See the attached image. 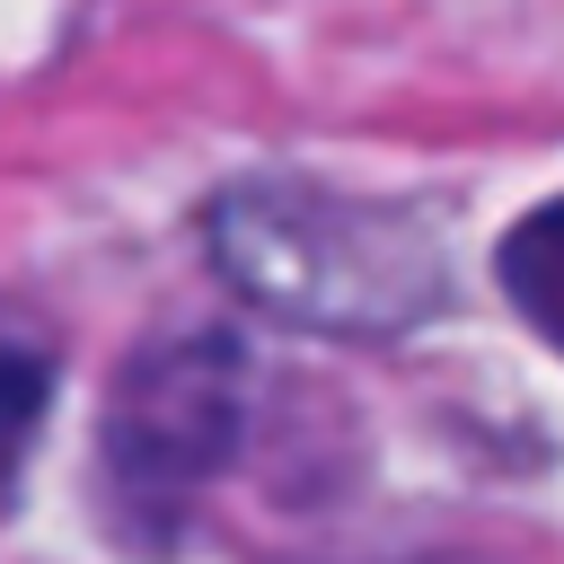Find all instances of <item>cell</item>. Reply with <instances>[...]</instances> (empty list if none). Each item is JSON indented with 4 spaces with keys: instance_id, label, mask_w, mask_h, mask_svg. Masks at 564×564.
Returning <instances> with one entry per match:
<instances>
[{
    "instance_id": "6da1fadb",
    "label": "cell",
    "mask_w": 564,
    "mask_h": 564,
    "mask_svg": "<svg viewBox=\"0 0 564 564\" xmlns=\"http://www.w3.org/2000/svg\"><path fill=\"white\" fill-rule=\"evenodd\" d=\"M212 273L273 326L397 344L449 308V247L414 203H379L300 167H247L194 220Z\"/></svg>"
},
{
    "instance_id": "7a4b0ae2",
    "label": "cell",
    "mask_w": 564,
    "mask_h": 564,
    "mask_svg": "<svg viewBox=\"0 0 564 564\" xmlns=\"http://www.w3.org/2000/svg\"><path fill=\"white\" fill-rule=\"evenodd\" d=\"M256 414V361L229 326H176L123 361L97 414V485L132 546H167L185 502L238 458Z\"/></svg>"
},
{
    "instance_id": "3957f363",
    "label": "cell",
    "mask_w": 564,
    "mask_h": 564,
    "mask_svg": "<svg viewBox=\"0 0 564 564\" xmlns=\"http://www.w3.org/2000/svg\"><path fill=\"white\" fill-rule=\"evenodd\" d=\"M502 291L511 308L564 344V203H538L511 238H502Z\"/></svg>"
},
{
    "instance_id": "277c9868",
    "label": "cell",
    "mask_w": 564,
    "mask_h": 564,
    "mask_svg": "<svg viewBox=\"0 0 564 564\" xmlns=\"http://www.w3.org/2000/svg\"><path fill=\"white\" fill-rule=\"evenodd\" d=\"M44 414H53V361L35 344L0 335V511H9V494L35 458V441H44Z\"/></svg>"
},
{
    "instance_id": "5b68a950",
    "label": "cell",
    "mask_w": 564,
    "mask_h": 564,
    "mask_svg": "<svg viewBox=\"0 0 564 564\" xmlns=\"http://www.w3.org/2000/svg\"><path fill=\"white\" fill-rule=\"evenodd\" d=\"M379 564H467V555H379Z\"/></svg>"
}]
</instances>
